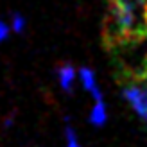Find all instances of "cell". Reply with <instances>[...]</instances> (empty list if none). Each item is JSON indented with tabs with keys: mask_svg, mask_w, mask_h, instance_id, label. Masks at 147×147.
<instances>
[{
	"mask_svg": "<svg viewBox=\"0 0 147 147\" xmlns=\"http://www.w3.org/2000/svg\"><path fill=\"white\" fill-rule=\"evenodd\" d=\"M77 77L81 81V86L83 90L92 97V100H104V93H102V88L97 81V76L95 72L88 67H81L77 70Z\"/></svg>",
	"mask_w": 147,
	"mask_h": 147,
	"instance_id": "obj_3",
	"label": "cell"
},
{
	"mask_svg": "<svg viewBox=\"0 0 147 147\" xmlns=\"http://www.w3.org/2000/svg\"><path fill=\"white\" fill-rule=\"evenodd\" d=\"M124 100L147 124V79H131L122 88Z\"/></svg>",
	"mask_w": 147,
	"mask_h": 147,
	"instance_id": "obj_2",
	"label": "cell"
},
{
	"mask_svg": "<svg viewBox=\"0 0 147 147\" xmlns=\"http://www.w3.org/2000/svg\"><path fill=\"white\" fill-rule=\"evenodd\" d=\"M106 34L109 41H133L147 34V0H109Z\"/></svg>",
	"mask_w": 147,
	"mask_h": 147,
	"instance_id": "obj_1",
	"label": "cell"
},
{
	"mask_svg": "<svg viewBox=\"0 0 147 147\" xmlns=\"http://www.w3.org/2000/svg\"><path fill=\"white\" fill-rule=\"evenodd\" d=\"M88 122L95 127H102L108 122V106L104 100H93V106L88 113Z\"/></svg>",
	"mask_w": 147,
	"mask_h": 147,
	"instance_id": "obj_5",
	"label": "cell"
},
{
	"mask_svg": "<svg viewBox=\"0 0 147 147\" xmlns=\"http://www.w3.org/2000/svg\"><path fill=\"white\" fill-rule=\"evenodd\" d=\"M9 34H11L9 24H5L4 20H0V43H4L7 38H9Z\"/></svg>",
	"mask_w": 147,
	"mask_h": 147,
	"instance_id": "obj_8",
	"label": "cell"
},
{
	"mask_svg": "<svg viewBox=\"0 0 147 147\" xmlns=\"http://www.w3.org/2000/svg\"><path fill=\"white\" fill-rule=\"evenodd\" d=\"M65 147H83V145H81V142H79L77 133L74 131L72 126L65 127Z\"/></svg>",
	"mask_w": 147,
	"mask_h": 147,
	"instance_id": "obj_6",
	"label": "cell"
},
{
	"mask_svg": "<svg viewBox=\"0 0 147 147\" xmlns=\"http://www.w3.org/2000/svg\"><path fill=\"white\" fill-rule=\"evenodd\" d=\"M56 77H57V84L63 92L70 93L74 90V84H76V79H77V70L72 67V65L65 63V65H59L56 70Z\"/></svg>",
	"mask_w": 147,
	"mask_h": 147,
	"instance_id": "obj_4",
	"label": "cell"
},
{
	"mask_svg": "<svg viewBox=\"0 0 147 147\" xmlns=\"http://www.w3.org/2000/svg\"><path fill=\"white\" fill-rule=\"evenodd\" d=\"M25 25H27V22L25 18L22 16V14H13V18L9 22V27H11V32H16V34H22L25 31Z\"/></svg>",
	"mask_w": 147,
	"mask_h": 147,
	"instance_id": "obj_7",
	"label": "cell"
}]
</instances>
